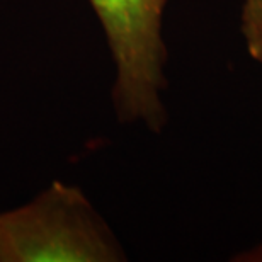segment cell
I'll return each instance as SVG.
<instances>
[{"label":"cell","mask_w":262,"mask_h":262,"mask_svg":"<svg viewBox=\"0 0 262 262\" xmlns=\"http://www.w3.org/2000/svg\"><path fill=\"white\" fill-rule=\"evenodd\" d=\"M116 65L114 104L123 121L159 131L165 123L167 48L162 19L167 0H89Z\"/></svg>","instance_id":"cell-2"},{"label":"cell","mask_w":262,"mask_h":262,"mask_svg":"<svg viewBox=\"0 0 262 262\" xmlns=\"http://www.w3.org/2000/svg\"><path fill=\"white\" fill-rule=\"evenodd\" d=\"M124 254L75 186L55 181L38 198L0 213V262H116Z\"/></svg>","instance_id":"cell-1"},{"label":"cell","mask_w":262,"mask_h":262,"mask_svg":"<svg viewBox=\"0 0 262 262\" xmlns=\"http://www.w3.org/2000/svg\"><path fill=\"white\" fill-rule=\"evenodd\" d=\"M240 28L249 55L262 63V0H244Z\"/></svg>","instance_id":"cell-3"},{"label":"cell","mask_w":262,"mask_h":262,"mask_svg":"<svg viewBox=\"0 0 262 262\" xmlns=\"http://www.w3.org/2000/svg\"><path fill=\"white\" fill-rule=\"evenodd\" d=\"M244 260H259V262H262V247H257V249H254L252 252H249L244 257Z\"/></svg>","instance_id":"cell-4"}]
</instances>
